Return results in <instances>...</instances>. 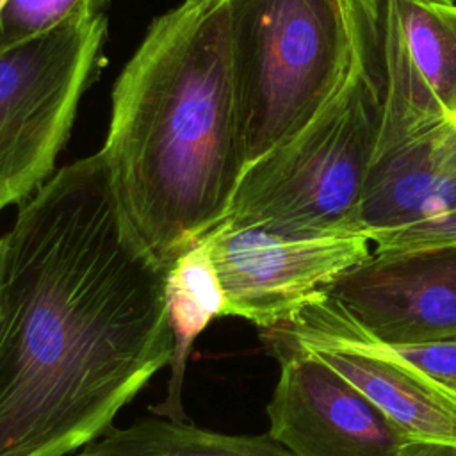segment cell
<instances>
[{"mask_svg":"<svg viewBox=\"0 0 456 456\" xmlns=\"http://www.w3.org/2000/svg\"><path fill=\"white\" fill-rule=\"evenodd\" d=\"M0 239V456H66L171 363L167 271L102 150L55 171Z\"/></svg>","mask_w":456,"mask_h":456,"instance_id":"obj_1","label":"cell"},{"mask_svg":"<svg viewBox=\"0 0 456 456\" xmlns=\"http://www.w3.org/2000/svg\"><path fill=\"white\" fill-rule=\"evenodd\" d=\"M110 100L100 150L125 216L169 271L226 219L248 167L228 0L157 16Z\"/></svg>","mask_w":456,"mask_h":456,"instance_id":"obj_2","label":"cell"},{"mask_svg":"<svg viewBox=\"0 0 456 456\" xmlns=\"http://www.w3.org/2000/svg\"><path fill=\"white\" fill-rule=\"evenodd\" d=\"M379 130V93L353 45L335 94L297 134L246 167L224 221L297 239L363 233V187Z\"/></svg>","mask_w":456,"mask_h":456,"instance_id":"obj_3","label":"cell"},{"mask_svg":"<svg viewBox=\"0 0 456 456\" xmlns=\"http://www.w3.org/2000/svg\"><path fill=\"white\" fill-rule=\"evenodd\" d=\"M248 166L297 134L353 61L344 0H228Z\"/></svg>","mask_w":456,"mask_h":456,"instance_id":"obj_4","label":"cell"},{"mask_svg":"<svg viewBox=\"0 0 456 456\" xmlns=\"http://www.w3.org/2000/svg\"><path fill=\"white\" fill-rule=\"evenodd\" d=\"M105 36L96 9L0 48V210L53 175Z\"/></svg>","mask_w":456,"mask_h":456,"instance_id":"obj_5","label":"cell"},{"mask_svg":"<svg viewBox=\"0 0 456 456\" xmlns=\"http://www.w3.org/2000/svg\"><path fill=\"white\" fill-rule=\"evenodd\" d=\"M381 100L378 150L456 118V4L344 0Z\"/></svg>","mask_w":456,"mask_h":456,"instance_id":"obj_6","label":"cell"},{"mask_svg":"<svg viewBox=\"0 0 456 456\" xmlns=\"http://www.w3.org/2000/svg\"><path fill=\"white\" fill-rule=\"evenodd\" d=\"M203 240L224 297L223 315L249 321L260 331L289 324L372 255L367 233L297 239L230 221Z\"/></svg>","mask_w":456,"mask_h":456,"instance_id":"obj_7","label":"cell"},{"mask_svg":"<svg viewBox=\"0 0 456 456\" xmlns=\"http://www.w3.org/2000/svg\"><path fill=\"white\" fill-rule=\"evenodd\" d=\"M314 353L410 440L456 447V388L395 354L328 290L289 324L264 330Z\"/></svg>","mask_w":456,"mask_h":456,"instance_id":"obj_8","label":"cell"},{"mask_svg":"<svg viewBox=\"0 0 456 456\" xmlns=\"http://www.w3.org/2000/svg\"><path fill=\"white\" fill-rule=\"evenodd\" d=\"M280 362L269 435L294 456H397L411 442L353 383L314 353L260 331Z\"/></svg>","mask_w":456,"mask_h":456,"instance_id":"obj_9","label":"cell"},{"mask_svg":"<svg viewBox=\"0 0 456 456\" xmlns=\"http://www.w3.org/2000/svg\"><path fill=\"white\" fill-rule=\"evenodd\" d=\"M328 292L381 340L456 337V244L401 255L372 253Z\"/></svg>","mask_w":456,"mask_h":456,"instance_id":"obj_10","label":"cell"},{"mask_svg":"<svg viewBox=\"0 0 456 456\" xmlns=\"http://www.w3.org/2000/svg\"><path fill=\"white\" fill-rule=\"evenodd\" d=\"M454 208V118L374 153L362 200L363 233L408 226Z\"/></svg>","mask_w":456,"mask_h":456,"instance_id":"obj_11","label":"cell"},{"mask_svg":"<svg viewBox=\"0 0 456 456\" xmlns=\"http://www.w3.org/2000/svg\"><path fill=\"white\" fill-rule=\"evenodd\" d=\"M77 456H294L265 435H224L175 419L114 424Z\"/></svg>","mask_w":456,"mask_h":456,"instance_id":"obj_12","label":"cell"},{"mask_svg":"<svg viewBox=\"0 0 456 456\" xmlns=\"http://www.w3.org/2000/svg\"><path fill=\"white\" fill-rule=\"evenodd\" d=\"M166 305L175 340V353L171 360L173 374L167 388L169 394L155 411L167 419L183 420L185 415L180 406V392L187 356L194 340L214 317L223 315L224 306V297L205 240L182 255L167 271Z\"/></svg>","mask_w":456,"mask_h":456,"instance_id":"obj_13","label":"cell"},{"mask_svg":"<svg viewBox=\"0 0 456 456\" xmlns=\"http://www.w3.org/2000/svg\"><path fill=\"white\" fill-rule=\"evenodd\" d=\"M105 0H4L0 48L45 34L62 21L102 9Z\"/></svg>","mask_w":456,"mask_h":456,"instance_id":"obj_14","label":"cell"},{"mask_svg":"<svg viewBox=\"0 0 456 456\" xmlns=\"http://www.w3.org/2000/svg\"><path fill=\"white\" fill-rule=\"evenodd\" d=\"M374 255H401L456 244V208L408 226L369 233Z\"/></svg>","mask_w":456,"mask_h":456,"instance_id":"obj_15","label":"cell"},{"mask_svg":"<svg viewBox=\"0 0 456 456\" xmlns=\"http://www.w3.org/2000/svg\"><path fill=\"white\" fill-rule=\"evenodd\" d=\"M383 342L408 363L456 388V337L411 342Z\"/></svg>","mask_w":456,"mask_h":456,"instance_id":"obj_16","label":"cell"},{"mask_svg":"<svg viewBox=\"0 0 456 456\" xmlns=\"http://www.w3.org/2000/svg\"><path fill=\"white\" fill-rule=\"evenodd\" d=\"M397 456H456V447L435 442H408Z\"/></svg>","mask_w":456,"mask_h":456,"instance_id":"obj_17","label":"cell"},{"mask_svg":"<svg viewBox=\"0 0 456 456\" xmlns=\"http://www.w3.org/2000/svg\"><path fill=\"white\" fill-rule=\"evenodd\" d=\"M0 280H2V239H0Z\"/></svg>","mask_w":456,"mask_h":456,"instance_id":"obj_18","label":"cell"},{"mask_svg":"<svg viewBox=\"0 0 456 456\" xmlns=\"http://www.w3.org/2000/svg\"><path fill=\"white\" fill-rule=\"evenodd\" d=\"M438 2H447V4H456V0H438Z\"/></svg>","mask_w":456,"mask_h":456,"instance_id":"obj_19","label":"cell"},{"mask_svg":"<svg viewBox=\"0 0 456 456\" xmlns=\"http://www.w3.org/2000/svg\"><path fill=\"white\" fill-rule=\"evenodd\" d=\"M2 4H4V0H0V7H2Z\"/></svg>","mask_w":456,"mask_h":456,"instance_id":"obj_20","label":"cell"},{"mask_svg":"<svg viewBox=\"0 0 456 456\" xmlns=\"http://www.w3.org/2000/svg\"><path fill=\"white\" fill-rule=\"evenodd\" d=\"M454 119H456V118H454Z\"/></svg>","mask_w":456,"mask_h":456,"instance_id":"obj_21","label":"cell"}]
</instances>
